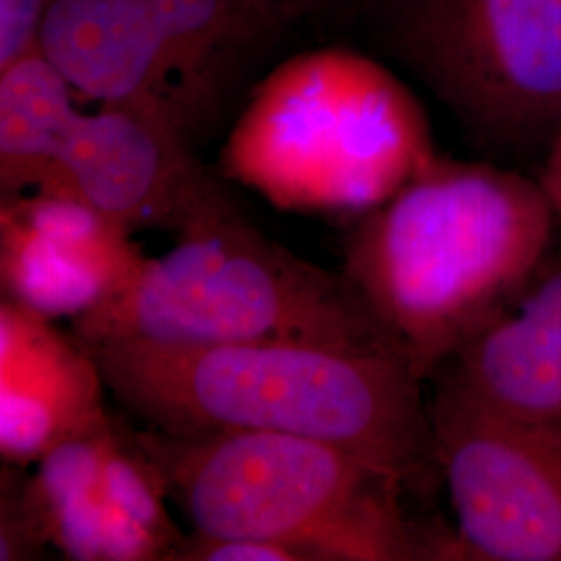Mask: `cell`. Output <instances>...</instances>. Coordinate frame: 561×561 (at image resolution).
Listing matches in <instances>:
<instances>
[{
    "label": "cell",
    "mask_w": 561,
    "mask_h": 561,
    "mask_svg": "<svg viewBox=\"0 0 561 561\" xmlns=\"http://www.w3.org/2000/svg\"><path fill=\"white\" fill-rule=\"evenodd\" d=\"M285 23L345 11H379L385 0H277Z\"/></svg>",
    "instance_id": "ffe728a7"
},
{
    "label": "cell",
    "mask_w": 561,
    "mask_h": 561,
    "mask_svg": "<svg viewBox=\"0 0 561 561\" xmlns=\"http://www.w3.org/2000/svg\"><path fill=\"white\" fill-rule=\"evenodd\" d=\"M41 187L78 196L131 236L161 229L175 238L227 194L194 154L192 136L148 102L80 111Z\"/></svg>",
    "instance_id": "ba28073f"
},
{
    "label": "cell",
    "mask_w": 561,
    "mask_h": 561,
    "mask_svg": "<svg viewBox=\"0 0 561 561\" xmlns=\"http://www.w3.org/2000/svg\"><path fill=\"white\" fill-rule=\"evenodd\" d=\"M171 99L190 136L215 117L241 50L285 23L277 0H150Z\"/></svg>",
    "instance_id": "4fadbf2b"
},
{
    "label": "cell",
    "mask_w": 561,
    "mask_h": 561,
    "mask_svg": "<svg viewBox=\"0 0 561 561\" xmlns=\"http://www.w3.org/2000/svg\"><path fill=\"white\" fill-rule=\"evenodd\" d=\"M400 57L489 150L551 141L561 121V0H385Z\"/></svg>",
    "instance_id": "8992f818"
},
{
    "label": "cell",
    "mask_w": 561,
    "mask_h": 561,
    "mask_svg": "<svg viewBox=\"0 0 561 561\" xmlns=\"http://www.w3.org/2000/svg\"><path fill=\"white\" fill-rule=\"evenodd\" d=\"M113 412L96 426L53 447L25 470L23 495L42 537L62 558L117 561V545L102 495V451Z\"/></svg>",
    "instance_id": "5bb4252c"
},
{
    "label": "cell",
    "mask_w": 561,
    "mask_h": 561,
    "mask_svg": "<svg viewBox=\"0 0 561 561\" xmlns=\"http://www.w3.org/2000/svg\"><path fill=\"white\" fill-rule=\"evenodd\" d=\"M106 382L94 354L57 321L0 300V458L32 468L59 443L104 421Z\"/></svg>",
    "instance_id": "30bf717a"
},
{
    "label": "cell",
    "mask_w": 561,
    "mask_h": 561,
    "mask_svg": "<svg viewBox=\"0 0 561 561\" xmlns=\"http://www.w3.org/2000/svg\"><path fill=\"white\" fill-rule=\"evenodd\" d=\"M27 468L7 466L0 472V560H38L48 549L38 522L23 495Z\"/></svg>",
    "instance_id": "e0dca14e"
},
{
    "label": "cell",
    "mask_w": 561,
    "mask_h": 561,
    "mask_svg": "<svg viewBox=\"0 0 561 561\" xmlns=\"http://www.w3.org/2000/svg\"><path fill=\"white\" fill-rule=\"evenodd\" d=\"M192 533L283 542L306 561L437 560L408 518V482L333 443L283 433L167 435L138 428Z\"/></svg>",
    "instance_id": "3957f363"
},
{
    "label": "cell",
    "mask_w": 561,
    "mask_h": 561,
    "mask_svg": "<svg viewBox=\"0 0 561 561\" xmlns=\"http://www.w3.org/2000/svg\"><path fill=\"white\" fill-rule=\"evenodd\" d=\"M433 460L458 560L561 561V428L514 421L433 377Z\"/></svg>",
    "instance_id": "52a82bcc"
},
{
    "label": "cell",
    "mask_w": 561,
    "mask_h": 561,
    "mask_svg": "<svg viewBox=\"0 0 561 561\" xmlns=\"http://www.w3.org/2000/svg\"><path fill=\"white\" fill-rule=\"evenodd\" d=\"M171 561H306L283 542L245 537H208L190 533L175 547Z\"/></svg>",
    "instance_id": "ac0fdd59"
},
{
    "label": "cell",
    "mask_w": 561,
    "mask_h": 561,
    "mask_svg": "<svg viewBox=\"0 0 561 561\" xmlns=\"http://www.w3.org/2000/svg\"><path fill=\"white\" fill-rule=\"evenodd\" d=\"M146 254L78 196L41 187L0 198V287L46 319L76 321L117 294Z\"/></svg>",
    "instance_id": "9c48e42d"
},
{
    "label": "cell",
    "mask_w": 561,
    "mask_h": 561,
    "mask_svg": "<svg viewBox=\"0 0 561 561\" xmlns=\"http://www.w3.org/2000/svg\"><path fill=\"white\" fill-rule=\"evenodd\" d=\"M53 0H0V69L38 48Z\"/></svg>",
    "instance_id": "d6986e66"
},
{
    "label": "cell",
    "mask_w": 561,
    "mask_h": 561,
    "mask_svg": "<svg viewBox=\"0 0 561 561\" xmlns=\"http://www.w3.org/2000/svg\"><path fill=\"white\" fill-rule=\"evenodd\" d=\"M76 96L38 48L0 69V198L48 180L80 113Z\"/></svg>",
    "instance_id": "9a60e30c"
},
{
    "label": "cell",
    "mask_w": 561,
    "mask_h": 561,
    "mask_svg": "<svg viewBox=\"0 0 561 561\" xmlns=\"http://www.w3.org/2000/svg\"><path fill=\"white\" fill-rule=\"evenodd\" d=\"M83 345L101 364L108 396L144 428L298 435L340 445L405 482L435 463L426 381L400 350L296 341Z\"/></svg>",
    "instance_id": "6da1fadb"
},
{
    "label": "cell",
    "mask_w": 561,
    "mask_h": 561,
    "mask_svg": "<svg viewBox=\"0 0 561 561\" xmlns=\"http://www.w3.org/2000/svg\"><path fill=\"white\" fill-rule=\"evenodd\" d=\"M433 157L421 104L391 71L321 48L280 62L252 92L221 173L280 210L358 221Z\"/></svg>",
    "instance_id": "5b68a950"
},
{
    "label": "cell",
    "mask_w": 561,
    "mask_h": 561,
    "mask_svg": "<svg viewBox=\"0 0 561 561\" xmlns=\"http://www.w3.org/2000/svg\"><path fill=\"white\" fill-rule=\"evenodd\" d=\"M38 50L81 99L148 102L180 123L150 0H53Z\"/></svg>",
    "instance_id": "7c38bea8"
},
{
    "label": "cell",
    "mask_w": 561,
    "mask_h": 561,
    "mask_svg": "<svg viewBox=\"0 0 561 561\" xmlns=\"http://www.w3.org/2000/svg\"><path fill=\"white\" fill-rule=\"evenodd\" d=\"M102 495L117 561H171L185 537L173 520L159 468L138 439V428L113 414L102 451Z\"/></svg>",
    "instance_id": "2e32d148"
},
{
    "label": "cell",
    "mask_w": 561,
    "mask_h": 561,
    "mask_svg": "<svg viewBox=\"0 0 561 561\" xmlns=\"http://www.w3.org/2000/svg\"><path fill=\"white\" fill-rule=\"evenodd\" d=\"M539 185H541L545 198L553 208L556 219L561 221V121L553 138L549 141V152L545 159Z\"/></svg>",
    "instance_id": "44dd1931"
},
{
    "label": "cell",
    "mask_w": 561,
    "mask_h": 561,
    "mask_svg": "<svg viewBox=\"0 0 561 561\" xmlns=\"http://www.w3.org/2000/svg\"><path fill=\"white\" fill-rule=\"evenodd\" d=\"M71 333L83 343L296 341L401 352L343 273L266 238L229 194L169 252L146 256L117 294L71 321Z\"/></svg>",
    "instance_id": "277c9868"
},
{
    "label": "cell",
    "mask_w": 561,
    "mask_h": 561,
    "mask_svg": "<svg viewBox=\"0 0 561 561\" xmlns=\"http://www.w3.org/2000/svg\"><path fill=\"white\" fill-rule=\"evenodd\" d=\"M556 221L539 181L435 154L352 222L341 273L431 381L541 273Z\"/></svg>",
    "instance_id": "7a4b0ae2"
},
{
    "label": "cell",
    "mask_w": 561,
    "mask_h": 561,
    "mask_svg": "<svg viewBox=\"0 0 561 561\" xmlns=\"http://www.w3.org/2000/svg\"><path fill=\"white\" fill-rule=\"evenodd\" d=\"M433 377L503 416L561 428V266L542 268Z\"/></svg>",
    "instance_id": "8fae6325"
}]
</instances>
